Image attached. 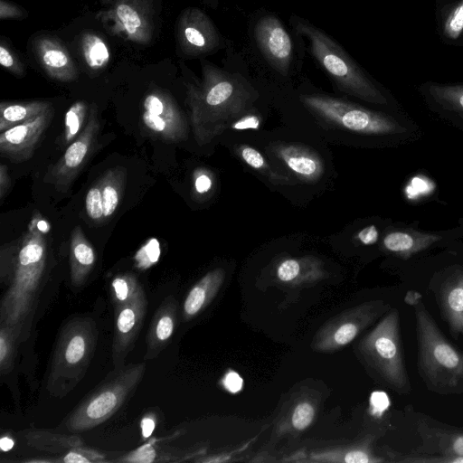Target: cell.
Here are the masks:
<instances>
[{"instance_id": "6da1fadb", "label": "cell", "mask_w": 463, "mask_h": 463, "mask_svg": "<svg viewBox=\"0 0 463 463\" xmlns=\"http://www.w3.org/2000/svg\"><path fill=\"white\" fill-rule=\"evenodd\" d=\"M50 226L37 212L26 232L1 249L0 278L6 286L0 326H9L21 342L29 335L47 269L46 233Z\"/></svg>"}, {"instance_id": "7a4b0ae2", "label": "cell", "mask_w": 463, "mask_h": 463, "mask_svg": "<svg viewBox=\"0 0 463 463\" xmlns=\"http://www.w3.org/2000/svg\"><path fill=\"white\" fill-rule=\"evenodd\" d=\"M298 108L286 118L308 135L339 145L360 137L402 134L407 129L394 118L345 99L323 93H303Z\"/></svg>"}, {"instance_id": "3957f363", "label": "cell", "mask_w": 463, "mask_h": 463, "mask_svg": "<svg viewBox=\"0 0 463 463\" xmlns=\"http://www.w3.org/2000/svg\"><path fill=\"white\" fill-rule=\"evenodd\" d=\"M404 301L413 308L417 367L426 388L439 395L463 393V351L444 336L426 308L420 293L409 290Z\"/></svg>"}, {"instance_id": "277c9868", "label": "cell", "mask_w": 463, "mask_h": 463, "mask_svg": "<svg viewBox=\"0 0 463 463\" xmlns=\"http://www.w3.org/2000/svg\"><path fill=\"white\" fill-rule=\"evenodd\" d=\"M202 81L187 87L192 128L200 145L208 142L215 133L217 116L224 110L241 108L250 94L241 76L206 61L202 62Z\"/></svg>"}, {"instance_id": "5b68a950", "label": "cell", "mask_w": 463, "mask_h": 463, "mask_svg": "<svg viewBox=\"0 0 463 463\" xmlns=\"http://www.w3.org/2000/svg\"><path fill=\"white\" fill-rule=\"evenodd\" d=\"M98 342L95 321L86 316L66 322L56 340L47 377V390L56 397L69 393L85 375Z\"/></svg>"}, {"instance_id": "8992f818", "label": "cell", "mask_w": 463, "mask_h": 463, "mask_svg": "<svg viewBox=\"0 0 463 463\" xmlns=\"http://www.w3.org/2000/svg\"><path fill=\"white\" fill-rule=\"evenodd\" d=\"M293 24L307 39L311 54L337 89L369 103H387L382 91L330 36L304 19L298 18Z\"/></svg>"}, {"instance_id": "52a82bcc", "label": "cell", "mask_w": 463, "mask_h": 463, "mask_svg": "<svg viewBox=\"0 0 463 463\" xmlns=\"http://www.w3.org/2000/svg\"><path fill=\"white\" fill-rule=\"evenodd\" d=\"M359 354L382 384L399 394H410L400 329V314L391 308L359 342Z\"/></svg>"}, {"instance_id": "ba28073f", "label": "cell", "mask_w": 463, "mask_h": 463, "mask_svg": "<svg viewBox=\"0 0 463 463\" xmlns=\"http://www.w3.org/2000/svg\"><path fill=\"white\" fill-rule=\"evenodd\" d=\"M146 368V363L115 368L64 419L61 428L72 433L82 432L109 420L135 392Z\"/></svg>"}, {"instance_id": "9c48e42d", "label": "cell", "mask_w": 463, "mask_h": 463, "mask_svg": "<svg viewBox=\"0 0 463 463\" xmlns=\"http://www.w3.org/2000/svg\"><path fill=\"white\" fill-rule=\"evenodd\" d=\"M391 308L383 300H371L342 312L317 331L312 342L313 349L333 352L347 345Z\"/></svg>"}, {"instance_id": "30bf717a", "label": "cell", "mask_w": 463, "mask_h": 463, "mask_svg": "<svg viewBox=\"0 0 463 463\" xmlns=\"http://www.w3.org/2000/svg\"><path fill=\"white\" fill-rule=\"evenodd\" d=\"M102 16L109 26L128 41L151 43L156 25L155 0H99Z\"/></svg>"}, {"instance_id": "8fae6325", "label": "cell", "mask_w": 463, "mask_h": 463, "mask_svg": "<svg viewBox=\"0 0 463 463\" xmlns=\"http://www.w3.org/2000/svg\"><path fill=\"white\" fill-rule=\"evenodd\" d=\"M99 130L98 108L91 104L83 130L69 145L60 160L48 167L43 182L52 184L58 192L66 193L92 152Z\"/></svg>"}, {"instance_id": "7c38bea8", "label": "cell", "mask_w": 463, "mask_h": 463, "mask_svg": "<svg viewBox=\"0 0 463 463\" xmlns=\"http://www.w3.org/2000/svg\"><path fill=\"white\" fill-rule=\"evenodd\" d=\"M141 120L152 135L165 142H178L188 134V125L175 99L165 90L147 92L142 102Z\"/></svg>"}, {"instance_id": "4fadbf2b", "label": "cell", "mask_w": 463, "mask_h": 463, "mask_svg": "<svg viewBox=\"0 0 463 463\" xmlns=\"http://www.w3.org/2000/svg\"><path fill=\"white\" fill-rule=\"evenodd\" d=\"M181 52L188 57H200L221 47V34L210 17L202 10L190 7L180 14L175 30Z\"/></svg>"}, {"instance_id": "5bb4252c", "label": "cell", "mask_w": 463, "mask_h": 463, "mask_svg": "<svg viewBox=\"0 0 463 463\" xmlns=\"http://www.w3.org/2000/svg\"><path fill=\"white\" fill-rule=\"evenodd\" d=\"M266 148L269 158L279 163L280 169H285L300 182L314 184L319 182L326 173V165L315 149L294 142H273Z\"/></svg>"}, {"instance_id": "9a60e30c", "label": "cell", "mask_w": 463, "mask_h": 463, "mask_svg": "<svg viewBox=\"0 0 463 463\" xmlns=\"http://www.w3.org/2000/svg\"><path fill=\"white\" fill-rule=\"evenodd\" d=\"M147 301L144 289L128 303L114 308L115 326L112 342V360L116 369L124 366L133 349L146 313Z\"/></svg>"}, {"instance_id": "2e32d148", "label": "cell", "mask_w": 463, "mask_h": 463, "mask_svg": "<svg viewBox=\"0 0 463 463\" xmlns=\"http://www.w3.org/2000/svg\"><path fill=\"white\" fill-rule=\"evenodd\" d=\"M53 108L19 125L0 132V153L14 162L30 159L51 123Z\"/></svg>"}, {"instance_id": "e0dca14e", "label": "cell", "mask_w": 463, "mask_h": 463, "mask_svg": "<svg viewBox=\"0 0 463 463\" xmlns=\"http://www.w3.org/2000/svg\"><path fill=\"white\" fill-rule=\"evenodd\" d=\"M254 37L269 64L286 74L293 58V43L281 21L274 15L261 17L255 24Z\"/></svg>"}, {"instance_id": "ac0fdd59", "label": "cell", "mask_w": 463, "mask_h": 463, "mask_svg": "<svg viewBox=\"0 0 463 463\" xmlns=\"http://www.w3.org/2000/svg\"><path fill=\"white\" fill-rule=\"evenodd\" d=\"M431 290L451 336L463 340V269H449L433 284Z\"/></svg>"}, {"instance_id": "d6986e66", "label": "cell", "mask_w": 463, "mask_h": 463, "mask_svg": "<svg viewBox=\"0 0 463 463\" xmlns=\"http://www.w3.org/2000/svg\"><path fill=\"white\" fill-rule=\"evenodd\" d=\"M416 430L421 444L413 453L463 457V429L436 421L429 417L417 420Z\"/></svg>"}, {"instance_id": "ffe728a7", "label": "cell", "mask_w": 463, "mask_h": 463, "mask_svg": "<svg viewBox=\"0 0 463 463\" xmlns=\"http://www.w3.org/2000/svg\"><path fill=\"white\" fill-rule=\"evenodd\" d=\"M33 52L45 73L61 82L73 81L78 70L66 47L56 37L42 34L34 38Z\"/></svg>"}, {"instance_id": "44dd1931", "label": "cell", "mask_w": 463, "mask_h": 463, "mask_svg": "<svg viewBox=\"0 0 463 463\" xmlns=\"http://www.w3.org/2000/svg\"><path fill=\"white\" fill-rule=\"evenodd\" d=\"M178 303L166 297L156 309L146 337L145 359L156 358L170 342L177 323Z\"/></svg>"}, {"instance_id": "7402d4cb", "label": "cell", "mask_w": 463, "mask_h": 463, "mask_svg": "<svg viewBox=\"0 0 463 463\" xmlns=\"http://www.w3.org/2000/svg\"><path fill=\"white\" fill-rule=\"evenodd\" d=\"M440 239L441 237L438 234L414 230H392L385 233L383 246L388 252L407 260L428 249Z\"/></svg>"}, {"instance_id": "603a6c76", "label": "cell", "mask_w": 463, "mask_h": 463, "mask_svg": "<svg viewBox=\"0 0 463 463\" xmlns=\"http://www.w3.org/2000/svg\"><path fill=\"white\" fill-rule=\"evenodd\" d=\"M69 259L71 283L75 287H80L94 268L96 254L79 225L71 233Z\"/></svg>"}, {"instance_id": "cb8c5ba5", "label": "cell", "mask_w": 463, "mask_h": 463, "mask_svg": "<svg viewBox=\"0 0 463 463\" xmlns=\"http://www.w3.org/2000/svg\"><path fill=\"white\" fill-rule=\"evenodd\" d=\"M225 272L218 268L207 272L188 292L183 305V317L190 320L213 299L223 283Z\"/></svg>"}, {"instance_id": "d4e9b609", "label": "cell", "mask_w": 463, "mask_h": 463, "mask_svg": "<svg viewBox=\"0 0 463 463\" xmlns=\"http://www.w3.org/2000/svg\"><path fill=\"white\" fill-rule=\"evenodd\" d=\"M24 437L31 448L52 454H67L84 447L82 439L76 435L56 433L47 430H26Z\"/></svg>"}, {"instance_id": "484cf974", "label": "cell", "mask_w": 463, "mask_h": 463, "mask_svg": "<svg viewBox=\"0 0 463 463\" xmlns=\"http://www.w3.org/2000/svg\"><path fill=\"white\" fill-rule=\"evenodd\" d=\"M52 108L51 102L43 100L2 101L0 103V132L28 121Z\"/></svg>"}, {"instance_id": "4316f807", "label": "cell", "mask_w": 463, "mask_h": 463, "mask_svg": "<svg viewBox=\"0 0 463 463\" xmlns=\"http://www.w3.org/2000/svg\"><path fill=\"white\" fill-rule=\"evenodd\" d=\"M98 180L100 184L104 220H107L117 211L122 199L127 170L121 166L109 168Z\"/></svg>"}, {"instance_id": "83f0119b", "label": "cell", "mask_w": 463, "mask_h": 463, "mask_svg": "<svg viewBox=\"0 0 463 463\" xmlns=\"http://www.w3.org/2000/svg\"><path fill=\"white\" fill-rule=\"evenodd\" d=\"M81 52L86 65L92 71L104 69L109 61V49L96 33H87L81 38Z\"/></svg>"}, {"instance_id": "f1b7e54d", "label": "cell", "mask_w": 463, "mask_h": 463, "mask_svg": "<svg viewBox=\"0 0 463 463\" xmlns=\"http://www.w3.org/2000/svg\"><path fill=\"white\" fill-rule=\"evenodd\" d=\"M237 154L241 160L250 168L258 171L265 177L271 179V182H288V178L281 172L271 167L267 162L264 156L256 148L248 145H239L236 147Z\"/></svg>"}, {"instance_id": "f546056e", "label": "cell", "mask_w": 463, "mask_h": 463, "mask_svg": "<svg viewBox=\"0 0 463 463\" xmlns=\"http://www.w3.org/2000/svg\"><path fill=\"white\" fill-rule=\"evenodd\" d=\"M143 289L137 278L132 273L117 275L110 284V294L114 308L123 306Z\"/></svg>"}, {"instance_id": "4dcf8cb0", "label": "cell", "mask_w": 463, "mask_h": 463, "mask_svg": "<svg viewBox=\"0 0 463 463\" xmlns=\"http://www.w3.org/2000/svg\"><path fill=\"white\" fill-rule=\"evenodd\" d=\"M90 109V105L83 100L74 102L68 109L64 117L62 134V143L64 145L71 144L83 130V125L88 119Z\"/></svg>"}, {"instance_id": "1f68e13d", "label": "cell", "mask_w": 463, "mask_h": 463, "mask_svg": "<svg viewBox=\"0 0 463 463\" xmlns=\"http://www.w3.org/2000/svg\"><path fill=\"white\" fill-rule=\"evenodd\" d=\"M429 93L442 108L463 116V85L431 84Z\"/></svg>"}, {"instance_id": "d6a6232c", "label": "cell", "mask_w": 463, "mask_h": 463, "mask_svg": "<svg viewBox=\"0 0 463 463\" xmlns=\"http://www.w3.org/2000/svg\"><path fill=\"white\" fill-rule=\"evenodd\" d=\"M19 343L18 336L9 326H0V371L3 375L12 371Z\"/></svg>"}, {"instance_id": "836d02e7", "label": "cell", "mask_w": 463, "mask_h": 463, "mask_svg": "<svg viewBox=\"0 0 463 463\" xmlns=\"http://www.w3.org/2000/svg\"><path fill=\"white\" fill-rule=\"evenodd\" d=\"M0 65L16 77H23L25 74L24 62L5 37L0 39Z\"/></svg>"}, {"instance_id": "e575fe53", "label": "cell", "mask_w": 463, "mask_h": 463, "mask_svg": "<svg viewBox=\"0 0 463 463\" xmlns=\"http://www.w3.org/2000/svg\"><path fill=\"white\" fill-rule=\"evenodd\" d=\"M442 32L449 40L458 39L463 33V0L457 2L447 14Z\"/></svg>"}, {"instance_id": "d590c367", "label": "cell", "mask_w": 463, "mask_h": 463, "mask_svg": "<svg viewBox=\"0 0 463 463\" xmlns=\"http://www.w3.org/2000/svg\"><path fill=\"white\" fill-rule=\"evenodd\" d=\"M85 210L89 218L93 222L105 221L100 184L99 180H97L87 192L85 197Z\"/></svg>"}, {"instance_id": "8d00e7d4", "label": "cell", "mask_w": 463, "mask_h": 463, "mask_svg": "<svg viewBox=\"0 0 463 463\" xmlns=\"http://www.w3.org/2000/svg\"><path fill=\"white\" fill-rule=\"evenodd\" d=\"M302 264L296 259H286L277 268L278 279L286 283H299L305 279Z\"/></svg>"}, {"instance_id": "74e56055", "label": "cell", "mask_w": 463, "mask_h": 463, "mask_svg": "<svg viewBox=\"0 0 463 463\" xmlns=\"http://www.w3.org/2000/svg\"><path fill=\"white\" fill-rule=\"evenodd\" d=\"M315 414V408L310 402H299L291 415L292 426L298 430H306L312 423Z\"/></svg>"}, {"instance_id": "f35d334b", "label": "cell", "mask_w": 463, "mask_h": 463, "mask_svg": "<svg viewBox=\"0 0 463 463\" xmlns=\"http://www.w3.org/2000/svg\"><path fill=\"white\" fill-rule=\"evenodd\" d=\"M105 457V455L97 450L81 447L80 449L68 452L57 461H61L65 463H90L100 461L103 462L106 461Z\"/></svg>"}, {"instance_id": "ab89813d", "label": "cell", "mask_w": 463, "mask_h": 463, "mask_svg": "<svg viewBox=\"0 0 463 463\" xmlns=\"http://www.w3.org/2000/svg\"><path fill=\"white\" fill-rule=\"evenodd\" d=\"M401 457L402 458L397 460L409 463H463V457H445L418 454L413 452L411 454L402 455Z\"/></svg>"}, {"instance_id": "60d3db41", "label": "cell", "mask_w": 463, "mask_h": 463, "mask_svg": "<svg viewBox=\"0 0 463 463\" xmlns=\"http://www.w3.org/2000/svg\"><path fill=\"white\" fill-rule=\"evenodd\" d=\"M28 17V13L20 5L8 0H0V19L22 20Z\"/></svg>"}, {"instance_id": "b9f144b4", "label": "cell", "mask_w": 463, "mask_h": 463, "mask_svg": "<svg viewBox=\"0 0 463 463\" xmlns=\"http://www.w3.org/2000/svg\"><path fill=\"white\" fill-rule=\"evenodd\" d=\"M194 188L198 194H204L213 188V179L204 170H199L194 173Z\"/></svg>"}, {"instance_id": "7bdbcfd3", "label": "cell", "mask_w": 463, "mask_h": 463, "mask_svg": "<svg viewBox=\"0 0 463 463\" xmlns=\"http://www.w3.org/2000/svg\"><path fill=\"white\" fill-rule=\"evenodd\" d=\"M222 383L225 389L232 393L240 392L243 386L242 378L234 371H229L225 374Z\"/></svg>"}, {"instance_id": "ee69618b", "label": "cell", "mask_w": 463, "mask_h": 463, "mask_svg": "<svg viewBox=\"0 0 463 463\" xmlns=\"http://www.w3.org/2000/svg\"><path fill=\"white\" fill-rule=\"evenodd\" d=\"M356 237L363 244L370 245L377 241L378 231L373 225L367 226L361 230Z\"/></svg>"}, {"instance_id": "f6af8a7d", "label": "cell", "mask_w": 463, "mask_h": 463, "mask_svg": "<svg viewBox=\"0 0 463 463\" xmlns=\"http://www.w3.org/2000/svg\"><path fill=\"white\" fill-rule=\"evenodd\" d=\"M11 187V179L8 174V167L2 164L0 165V199L4 200Z\"/></svg>"}, {"instance_id": "bcb514c9", "label": "cell", "mask_w": 463, "mask_h": 463, "mask_svg": "<svg viewBox=\"0 0 463 463\" xmlns=\"http://www.w3.org/2000/svg\"><path fill=\"white\" fill-rule=\"evenodd\" d=\"M155 429V421L150 417H145L141 420V430L144 438H148Z\"/></svg>"}, {"instance_id": "7dc6e473", "label": "cell", "mask_w": 463, "mask_h": 463, "mask_svg": "<svg viewBox=\"0 0 463 463\" xmlns=\"http://www.w3.org/2000/svg\"><path fill=\"white\" fill-rule=\"evenodd\" d=\"M14 445V440L9 437H3L0 440V447L3 451L10 450Z\"/></svg>"}]
</instances>
